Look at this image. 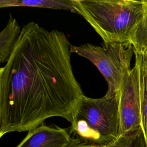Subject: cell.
<instances>
[{"mask_svg":"<svg viewBox=\"0 0 147 147\" xmlns=\"http://www.w3.org/2000/svg\"><path fill=\"white\" fill-rule=\"evenodd\" d=\"M71 45L58 30L34 22L23 26L0 69V137L29 131L53 117L72 122L84 95L73 72Z\"/></svg>","mask_w":147,"mask_h":147,"instance_id":"cell-1","label":"cell"},{"mask_svg":"<svg viewBox=\"0 0 147 147\" xmlns=\"http://www.w3.org/2000/svg\"><path fill=\"white\" fill-rule=\"evenodd\" d=\"M81 15L100 36L104 44H131L144 14L143 1L71 0Z\"/></svg>","mask_w":147,"mask_h":147,"instance_id":"cell-2","label":"cell"},{"mask_svg":"<svg viewBox=\"0 0 147 147\" xmlns=\"http://www.w3.org/2000/svg\"><path fill=\"white\" fill-rule=\"evenodd\" d=\"M69 131L82 141L109 146L120 137L119 91L100 98L83 95L72 115Z\"/></svg>","mask_w":147,"mask_h":147,"instance_id":"cell-3","label":"cell"},{"mask_svg":"<svg viewBox=\"0 0 147 147\" xmlns=\"http://www.w3.org/2000/svg\"><path fill=\"white\" fill-rule=\"evenodd\" d=\"M71 51L87 59L99 70L108 84L106 96L119 91L124 75L131 69L130 62L134 54L131 44L119 42L104 44L103 47L90 43L71 45Z\"/></svg>","mask_w":147,"mask_h":147,"instance_id":"cell-4","label":"cell"},{"mask_svg":"<svg viewBox=\"0 0 147 147\" xmlns=\"http://www.w3.org/2000/svg\"><path fill=\"white\" fill-rule=\"evenodd\" d=\"M120 137L141 128L140 88L137 64L123 76L119 91Z\"/></svg>","mask_w":147,"mask_h":147,"instance_id":"cell-5","label":"cell"},{"mask_svg":"<svg viewBox=\"0 0 147 147\" xmlns=\"http://www.w3.org/2000/svg\"><path fill=\"white\" fill-rule=\"evenodd\" d=\"M72 138L69 129L42 123L29 131L16 147H67Z\"/></svg>","mask_w":147,"mask_h":147,"instance_id":"cell-6","label":"cell"},{"mask_svg":"<svg viewBox=\"0 0 147 147\" xmlns=\"http://www.w3.org/2000/svg\"><path fill=\"white\" fill-rule=\"evenodd\" d=\"M22 29L17 20L10 16L8 22L0 33V62H7L20 37Z\"/></svg>","mask_w":147,"mask_h":147,"instance_id":"cell-7","label":"cell"},{"mask_svg":"<svg viewBox=\"0 0 147 147\" xmlns=\"http://www.w3.org/2000/svg\"><path fill=\"white\" fill-rule=\"evenodd\" d=\"M139 71L141 128L147 147V70L143 53L134 52Z\"/></svg>","mask_w":147,"mask_h":147,"instance_id":"cell-8","label":"cell"},{"mask_svg":"<svg viewBox=\"0 0 147 147\" xmlns=\"http://www.w3.org/2000/svg\"><path fill=\"white\" fill-rule=\"evenodd\" d=\"M28 6L68 10L75 13L71 0H1L0 7Z\"/></svg>","mask_w":147,"mask_h":147,"instance_id":"cell-9","label":"cell"},{"mask_svg":"<svg viewBox=\"0 0 147 147\" xmlns=\"http://www.w3.org/2000/svg\"><path fill=\"white\" fill-rule=\"evenodd\" d=\"M143 17L131 41L134 52L138 53L147 52V0L143 1Z\"/></svg>","mask_w":147,"mask_h":147,"instance_id":"cell-10","label":"cell"},{"mask_svg":"<svg viewBox=\"0 0 147 147\" xmlns=\"http://www.w3.org/2000/svg\"><path fill=\"white\" fill-rule=\"evenodd\" d=\"M109 147H146L142 129L125 136L120 137L118 140Z\"/></svg>","mask_w":147,"mask_h":147,"instance_id":"cell-11","label":"cell"},{"mask_svg":"<svg viewBox=\"0 0 147 147\" xmlns=\"http://www.w3.org/2000/svg\"><path fill=\"white\" fill-rule=\"evenodd\" d=\"M67 147H109V146H99L88 144L82 141L80 139L74 137Z\"/></svg>","mask_w":147,"mask_h":147,"instance_id":"cell-12","label":"cell"},{"mask_svg":"<svg viewBox=\"0 0 147 147\" xmlns=\"http://www.w3.org/2000/svg\"><path fill=\"white\" fill-rule=\"evenodd\" d=\"M145 56V63H146V70H147V52L143 53Z\"/></svg>","mask_w":147,"mask_h":147,"instance_id":"cell-13","label":"cell"}]
</instances>
